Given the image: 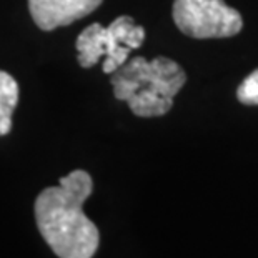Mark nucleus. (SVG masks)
Instances as JSON below:
<instances>
[{
  "mask_svg": "<svg viewBox=\"0 0 258 258\" xmlns=\"http://www.w3.org/2000/svg\"><path fill=\"white\" fill-rule=\"evenodd\" d=\"M173 20L178 30L191 38L233 37L243 27L238 10L223 0H175Z\"/></svg>",
  "mask_w": 258,
  "mask_h": 258,
  "instance_id": "obj_4",
  "label": "nucleus"
},
{
  "mask_svg": "<svg viewBox=\"0 0 258 258\" xmlns=\"http://www.w3.org/2000/svg\"><path fill=\"white\" fill-rule=\"evenodd\" d=\"M113 95L128 103L137 117H160L173 107L175 95L186 82L183 69L172 58L144 57L127 60L112 74Z\"/></svg>",
  "mask_w": 258,
  "mask_h": 258,
  "instance_id": "obj_2",
  "label": "nucleus"
},
{
  "mask_svg": "<svg viewBox=\"0 0 258 258\" xmlns=\"http://www.w3.org/2000/svg\"><path fill=\"white\" fill-rule=\"evenodd\" d=\"M145 40V29L137 25L135 20L127 15L117 17L108 27L100 24H92L79 35L75 42L77 60L80 67L90 69L102 57L103 72L113 74L127 62L130 52L139 48Z\"/></svg>",
  "mask_w": 258,
  "mask_h": 258,
  "instance_id": "obj_3",
  "label": "nucleus"
},
{
  "mask_svg": "<svg viewBox=\"0 0 258 258\" xmlns=\"http://www.w3.org/2000/svg\"><path fill=\"white\" fill-rule=\"evenodd\" d=\"M237 98L243 105H258V69L245 77V80L240 84Z\"/></svg>",
  "mask_w": 258,
  "mask_h": 258,
  "instance_id": "obj_7",
  "label": "nucleus"
},
{
  "mask_svg": "<svg viewBox=\"0 0 258 258\" xmlns=\"http://www.w3.org/2000/svg\"><path fill=\"white\" fill-rule=\"evenodd\" d=\"M19 103V84L10 74L0 70V137L12 128V113Z\"/></svg>",
  "mask_w": 258,
  "mask_h": 258,
  "instance_id": "obj_6",
  "label": "nucleus"
},
{
  "mask_svg": "<svg viewBox=\"0 0 258 258\" xmlns=\"http://www.w3.org/2000/svg\"><path fill=\"white\" fill-rule=\"evenodd\" d=\"M102 2L103 0H29V9L38 29L50 32L90 15Z\"/></svg>",
  "mask_w": 258,
  "mask_h": 258,
  "instance_id": "obj_5",
  "label": "nucleus"
},
{
  "mask_svg": "<svg viewBox=\"0 0 258 258\" xmlns=\"http://www.w3.org/2000/svg\"><path fill=\"white\" fill-rule=\"evenodd\" d=\"M93 182L85 170H74L57 186H48L35 200L38 232L58 258H92L100 243L97 225L84 213Z\"/></svg>",
  "mask_w": 258,
  "mask_h": 258,
  "instance_id": "obj_1",
  "label": "nucleus"
}]
</instances>
